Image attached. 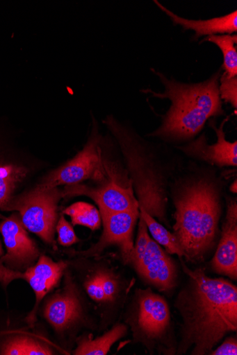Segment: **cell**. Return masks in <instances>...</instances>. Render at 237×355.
Listing matches in <instances>:
<instances>
[{"mask_svg":"<svg viewBox=\"0 0 237 355\" xmlns=\"http://www.w3.org/2000/svg\"><path fill=\"white\" fill-rule=\"evenodd\" d=\"M179 259L186 279L174 304L181 320L177 355H207L237 331V287L202 268L193 270Z\"/></svg>","mask_w":237,"mask_h":355,"instance_id":"1","label":"cell"},{"mask_svg":"<svg viewBox=\"0 0 237 355\" xmlns=\"http://www.w3.org/2000/svg\"><path fill=\"white\" fill-rule=\"evenodd\" d=\"M174 234L187 261L199 264L214 248L222 214V187L210 176H195L175 184Z\"/></svg>","mask_w":237,"mask_h":355,"instance_id":"2","label":"cell"},{"mask_svg":"<svg viewBox=\"0 0 237 355\" xmlns=\"http://www.w3.org/2000/svg\"><path fill=\"white\" fill-rule=\"evenodd\" d=\"M165 87L163 92L152 89L155 98L167 99L172 105L163 116L161 125L149 136L169 142H182L192 139L204 127L206 121L223 113L219 92L220 71L206 81L186 84L167 79L154 71Z\"/></svg>","mask_w":237,"mask_h":355,"instance_id":"3","label":"cell"},{"mask_svg":"<svg viewBox=\"0 0 237 355\" xmlns=\"http://www.w3.org/2000/svg\"><path fill=\"white\" fill-rule=\"evenodd\" d=\"M105 123L117 140L139 208L170 228L167 215L169 173L154 146L113 116Z\"/></svg>","mask_w":237,"mask_h":355,"instance_id":"4","label":"cell"},{"mask_svg":"<svg viewBox=\"0 0 237 355\" xmlns=\"http://www.w3.org/2000/svg\"><path fill=\"white\" fill-rule=\"evenodd\" d=\"M67 268L90 303L98 319V333L120 320L135 284L107 257L73 256Z\"/></svg>","mask_w":237,"mask_h":355,"instance_id":"5","label":"cell"},{"mask_svg":"<svg viewBox=\"0 0 237 355\" xmlns=\"http://www.w3.org/2000/svg\"><path fill=\"white\" fill-rule=\"evenodd\" d=\"M39 315L51 330L54 343L64 354H72L82 334L99 330L93 309L69 268L59 286L42 300Z\"/></svg>","mask_w":237,"mask_h":355,"instance_id":"6","label":"cell"},{"mask_svg":"<svg viewBox=\"0 0 237 355\" xmlns=\"http://www.w3.org/2000/svg\"><path fill=\"white\" fill-rule=\"evenodd\" d=\"M121 318L132 343L142 345L149 354L177 355L179 338L170 307L152 287L135 289Z\"/></svg>","mask_w":237,"mask_h":355,"instance_id":"7","label":"cell"},{"mask_svg":"<svg viewBox=\"0 0 237 355\" xmlns=\"http://www.w3.org/2000/svg\"><path fill=\"white\" fill-rule=\"evenodd\" d=\"M91 180L95 182L91 186L83 184L65 186L64 198L88 197L95 202L100 214L140 210L126 168L110 158L104 148L100 170Z\"/></svg>","mask_w":237,"mask_h":355,"instance_id":"8","label":"cell"},{"mask_svg":"<svg viewBox=\"0 0 237 355\" xmlns=\"http://www.w3.org/2000/svg\"><path fill=\"white\" fill-rule=\"evenodd\" d=\"M63 198V190L58 187L41 189L36 187L17 198H13L2 211H18L26 230L56 250L58 208Z\"/></svg>","mask_w":237,"mask_h":355,"instance_id":"9","label":"cell"},{"mask_svg":"<svg viewBox=\"0 0 237 355\" xmlns=\"http://www.w3.org/2000/svg\"><path fill=\"white\" fill-rule=\"evenodd\" d=\"M67 268V261L56 262L46 254H41L36 264L24 272L10 270L0 262V283L3 286L7 287L13 281L22 279L29 284L35 294V306L25 318L28 327L36 326L42 300L59 286Z\"/></svg>","mask_w":237,"mask_h":355,"instance_id":"10","label":"cell"},{"mask_svg":"<svg viewBox=\"0 0 237 355\" xmlns=\"http://www.w3.org/2000/svg\"><path fill=\"white\" fill-rule=\"evenodd\" d=\"M140 214V210L100 214L104 231L99 241L85 250H72L70 252L71 257H98L108 248L117 247L122 263L128 266L133 252V232Z\"/></svg>","mask_w":237,"mask_h":355,"instance_id":"11","label":"cell"},{"mask_svg":"<svg viewBox=\"0 0 237 355\" xmlns=\"http://www.w3.org/2000/svg\"><path fill=\"white\" fill-rule=\"evenodd\" d=\"M103 137L93 125L90 137L83 148L63 166L47 175L37 187L41 189L82 184L92 180L101 162Z\"/></svg>","mask_w":237,"mask_h":355,"instance_id":"12","label":"cell"},{"mask_svg":"<svg viewBox=\"0 0 237 355\" xmlns=\"http://www.w3.org/2000/svg\"><path fill=\"white\" fill-rule=\"evenodd\" d=\"M170 255L149 236L141 259L131 268L146 284L169 295L179 282V266Z\"/></svg>","mask_w":237,"mask_h":355,"instance_id":"13","label":"cell"},{"mask_svg":"<svg viewBox=\"0 0 237 355\" xmlns=\"http://www.w3.org/2000/svg\"><path fill=\"white\" fill-rule=\"evenodd\" d=\"M0 216L3 219L0 222V233L8 252L0 258V262L10 270L24 272L36 264L42 254L40 248L28 235L19 215Z\"/></svg>","mask_w":237,"mask_h":355,"instance_id":"14","label":"cell"},{"mask_svg":"<svg viewBox=\"0 0 237 355\" xmlns=\"http://www.w3.org/2000/svg\"><path fill=\"white\" fill-rule=\"evenodd\" d=\"M221 239L210 263L212 271L231 281L237 280V202L229 199Z\"/></svg>","mask_w":237,"mask_h":355,"instance_id":"15","label":"cell"},{"mask_svg":"<svg viewBox=\"0 0 237 355\" xmlns=\"http://www.w3.org/2000/svg\"><path fill=\"white\" fill-rule=\"evenodd\" d=\"M220 128L212 125L218 137V141L213 145H209L205 134L183 146H178L187 156L204 161L210 165L219 168L236 167L237 166V141H227L224 132V124Z\"/></svg>","mask_w":237,"mask_h":355,"instance_id":"16","label":"cell"},{"mask_svg":"<svg viewBox=\"0 0 237 355\" xmlns=\"http://www.w3.org/2000/svg\"><path fill=\"white\" fill-rule=\"evenodd\" d=\"M155 4L176 25H179L184 30L195 31L196 38L203 36H213L221 35H231L236 33L237 31V12H231L229 15L207 20H191L179 17L167 10L158 1Z\"/></svg>","mask_w":237,"mask_h":355,"instance_id":"17","label":"cell"},{"mask_svg":"<svg viewBox=\"0 0 237 355\" xmlns=\"http://www.w3.org/2000/svg\"><path fill=\"white\" fill-rule=\"evenodd\" d=\"M129 331L123 321L118 320L104 334L94 338L92 333L85 332L76 340L74 355H106L112 347L125 338Z\"/></svg>","mask_w":237,"mask_h":355,"instance_id":"18","label":"cell"},{"mask_svg":"<svg viewBox=\"0 0 237 355\" xmlns=\"http://www.w3.org/2000/svg\"><path fill=\"white\" fill-rule=\"evenodd\" d=\"M63 354L51 339L41 333L38 335L19 334L8 339L2 345L0 354L54 355Z\"/></svg>","mask_w":237,"mask_h":355,"instance_id":"19","label":"cell"},{"mask_svg":"<svg viewBox=\"0 0 237 355\" xmlns=\"http://www.w3.org/2000/svg\"><path fill=\"white\" fill-rule=\"evenodd\" d=\"M139 209L140 216L147 224L148 231L152 235V239L169 254H177L179 258L186 257V254L175 235L167 230L156 218L147 214L144 209Z\"/></svg>","mask_w":237,"mask_h":355,"instance_id":"20","label":"cell"},{"mask_svg":"<svg viewBox=\"0 0 237 355\" xmlns=\"http://www.w3.org/2000/svg\"><path fill=\"white\" fill-rule=\"evenodd\" d=\"M28 170L13 164H0V209L3 210L13 198L17 184L26 177Z\"/></svg>","mask_w":237,"mask_h":355,"instance_id":"21","label":"cell"},{"mask_svg":"<svg viewBox=\"0 0 237 355\" xmlns=\"http://www.w3.org/2000/svg\"><path fill=\"white\" fill-rule=\"evenodd\" d=\"M63 214L70 216L73 225H82L92 231L98 230L101 224L99 211L94 205L79 202L65 208Z\"/></svg>","mask_w":237,"mask_h":355,"instance_id":"22","label":"cell"},{"mask_svg":"<svg viewBox=\"0 0 237 355\" xmlns=\"http://www.w3.org/2000/svg\"><path fill=\"white\" fill-rule=\"evenodd\" d=\"M205 41L215 44L223 53L222 69L228 77H237V37L222 35L208 37Z\"/></svg>","mask_w":237,"mask_h":355,"instance_id":"23","label":"cell"},{"mask_svg":"<svg viewBox=\"0 0 237 355\" xmlns=\"http://www.w3.org/2000/svg\"><path fill=\"white\" fill-rule=\"evenodd\" d=\"M56 231L58 234L57 241L62 246L70 247L81 241L73 225L62 214L58 220Z\"/></svg>","mask_w":237,"mask_h":355,"instance_id":"24","label":"cell"},{"mask_svg":"<svg viewBox=\"0 0 237 355\" xmlns=\"http://www.w3.org/2000/svg\"><path fill=\"white\" fill-rule=\"evenodd\" d=\"M219 92L221 100L237 107V77L229 78L225 73L220 77Z\"/></svg>","mask_w":237,"mask_h":355,"instance_id":"25","label":"cell"},{"mask_svg":"<svg viewBox=\"0 0 237 355\" xmlns=\"http://www.w3.org/2000/svg\"><path fill=\"white\" fill-rule=\"evenodd\" d=\"M219 346H216L209 355H236L237 354V337L236 334L225 337Z\"/></svg>","mask_w":237,"mask_h":355,"instance_id":"26","label":"cell"},{"mask_svg":"<svg viewBox=\"0 0 237 355\" xmlns=\"http://www.w3.org/2000/svg\"><path fill=\"white\" fill-rule=\"evenodd\" d=\"M230 191L232 193H236L237 191V184H236V180L235 179L234 183H232L230 186Z\"/></svg>","mask_w":237,"mask_h":355,"instance_id":"27","label":"cell"},{"mask_svg":"<svg viewBox=\"0 0 237 355\" xmlns=\"http://www.w3.org/2000/svg\"><path fill=\"white\" fill-rule=\"evenodd\" d=\"M4 251L1 243H0V257L3 255Z\"/></svg>","mask_w":237,"mask_h":355,"instance_id":"28","label":"cell"}]
</instances>
